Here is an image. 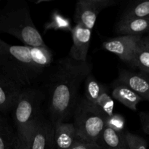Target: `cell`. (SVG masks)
I'll return each instance as SVG.
<instances>
[{
    "label": "cell",
    "mask_w": 149,
    "mask_h": 149,
    "mask_svg": "<svg viewBox=\"0 0 149 149\" xmlns=\"http://www.w3.org/2000/svg\"><path fill=\"white\" fill-rule=\"evenodd\" d=\"M93 65L68 57L60 60L49 72L47 84L49 119L53 126L65 122L74 114L78 103V90L91 74Z\"/></svg>",
    "instance_id": "6da1fadb"
},
{
    "label": "cell",
    "mask_w": 149,
    "mask_h": 149,
    "mask_svg": "<svg viewBox=\"0 0 149 149\" xmlns=\"http://www.w3.org/2000/svg\"><path fill=\"white\" fill-rule=\"evenodd\" d=\"M52 62L48 47L13 45L0 39V72L22 88L34 87Z\"/></svg>",
    "instance_id": "7a4b0ae2"
},
{
    "label": "cell",
    "mask_w": 149,
    "mask_h": 149,
    "mask_svg": "<svg viewBox=\"0 0 149 149\" xmlns=\"http://www.w3.org/2000/svg\"><path fill=\"white\" fill-rule=\"evenodd\" d=\"M8 33L31 47H47L35 26L24 0H10L0 8V33Z\"/></svg>",
    "instance_id": "3957f363"
},
{
    "label": "cell",
    "mask_w": 149,
    "mask_h": 149,
    "mask_svg": "<svg viewBox=\"0 0 149 149\" xmlns=\"http://www.w3.org/2000/svg\"><path fill=\"white\" fill-rule=\"evenodd\" d=\"M45 94L35 87L22 90L13 109V119L16 134L20 141L28 143L33 126L39 120Z\"/></svg>",
    "instance_id": "277c9868"
},
{
    "label": "cell",
    "mask_w": 149,
    "mask_h": 149,
    "mask_svg": "<svg viewBox=\"0 0 149 149\" xmlns=\"http://www.w3.org/2000/svg\"><path fill=\"white\" fill-rule=\"evenodd\" d=\"M73 116L79 141L97 143L108 116L84 97L79 99Z\"/></svg>",
    "instance_id": "5b68a950"
},
{
    "label": "cell",
    "mask_w": 149,
    "mask_h": 149,
    "mask_svg": "<svg viewBox=\"0 0 149 149\" xmlns=\"http://www.w3.org/2000/svg\"><path fill=\"white\" fill-rule=\"evenodd\" d=\"M116 4L113 0H79L76 5L74 22L93 30L100 12Z\"/></svg>",
    "instance_id": "8992f818"
},
{
    "label": "cell",
    "mask_w": 149,
    "mask_h": 149,
    "mask_svg": "<svg viewBox=\"0 0 149 149\" xmlns=\"http://www.w3.org/2000/svg\"><path fill=\"white\" fill-rule=\"evenodd\" d=\"M29 149H56L54 126L49 119L41 116L33 126L29 142Z\"/></svg>",
    "instance_id": "52a82bcc"
},
{
    "label": "cell",
    "mask_w": 149,
    "mask_h": 149,
    "mask_svg": "<svg viewBox=\"0 0 149 149\" xmlns=\"http://www.w3.org/2000/svg\"><path fill=\"white\" fill-rule=\"evenodd\" d=\"M143 36H120L103 42V48L117 55L122 61L130 65L132 55Z\"/></svg>",
    "instance_id": "ba28073f"
},
{
    "label": "cell",
    "mask_w": 149,
    "mask_h": 149,
    "mask_svg": "<svg viewBox=\"0 0 149 149\" xmlns=\"http://www.w3.org/2000/svg\"><path fill=\"white\" fill-rule=\"evenodd\" d=\"M73 45L68 56L79 62H87L92 38V30L76 24L71 30Z\"/></svg>",
    "instance_id": "9c48e42d"
},
{
    "label": "cell",
    "mask_w": 149,
    "mask_h": 149,
    "mask_svg": "<svg viewBox=\"0 0 149 149\" xmlns=\"http://www.w3.org/2000/svg\"><path fill=\"white\" fill-rule=\"evenodd\" d=\"M117 84H123L149 101V78L144 73H135L122 69L116 80Z\"/></svg>",
    "instance_id": "30bf717a"
},
{
    "label": "cell",
    "mask_w": 149,
    "mask_h": 149,
    "mask_svg": "<svg viewBox=\"0 0 149 149\" xmlns=\"http://www.w3.org/2000/svg\"><path fill=\"white\" fill-rule=\"evenodd\" d=\"M23 89L0 72V112L13 111Z\"/></svg>",
    "instance_id": "8fae6325"
},
{
    "label": "cell",
    "mask_w": 149,
    "mask_h": 149,
    "mask_svg": "<svg viewBox=\"0 0 149 149\" xmlns=\"http://www.w3.org/2000/svg\"><path fill=\"white\" fill-rule=\"evenodd\" d=\"M54 139L56 149H71L79 141L74 123L61 122L54 126Z\"/></svg>",
    "instance_id": "7c38bea8"
},
{
    "label": "cell",
    "mask_w": 149,
    "mask_h": 149,
    "mask_svg": "<svg viewBox=\"0 0 149 149\" xmlns=\"http://www.w3.org/2000/svg\"><path fill=\"white\" fill-rule=\"evenodd\" d=\"M116 31L122 36H143L149 31V18H120Z\"/></svg>",
    "instance_id": "4fadbf2b"
},
{
    "label": "cell",
    "mask_w": 149,
    "mask_h": 149,
    "mask_svg": "<svg viewBox=\"0 0 149 149\" xmlns=\"http://www.w3.org/2000/svg\"><path fill=\"white\" fill-rule=\"evenodd\" d=\"M97 144L103 149H129L125 132H119L106 125Z\"/></svg>",
    "instance_id": "5bb4252c"
},
{
    "label": "cell",
    "mask_w": 149,
    "mask_h": 149,
    "mask_svg": "<svg viewBox=\"0 0 149 149\" xmlns=\"http://www.w3.org/2000/svg\"><path fill=\"white\" fill-rule=\"evenodd\" d=\"M111 96L113 99L119 101L133 111H137V106L143 98L131 89L123 84H118L112 90Z\"/></svg>",
    "instance_id": "9a60e30c"
},
{
    "label": "cell",
    "mask_w": 149,
    "mask_h": 149,
    "mask_svg": "<svg viewBox=\"0 0 149 149\" xmlns=\"http://www.w3.org/2000/svg\"><path fill=\"white\" fill-rule=\"evenodd\" d=\"M72 29L70 19L66 16L61 14L58 10L52 12L49 20L45 23V27H44L45 32L49 30L71 32Z\"/></svg>",
    "instance_id": "2e32d148"
},
{
    "label": "cell",
    "mask_w": 149,
    "mask_h": 149,
    "mask_svg": "<svg viewBox=\"0 0 149 149\" xmlns=\"http://www.w3.org/2000/svg\"><path fill=\"white\" fill-rule=\"evenodd\" d=\"M130 65L139 68L142 73L149 74V49L140 42L134 51Z\"/></svg>",
    "instance_id": "e0dca14e"
},
{
    "label": "cell",
    "mask_w": 149,
    "mask_h": 149,
    "mask_svg": "<svg viewBox=\"0 0 149 149\" xmlns=\"http://www.w3.org/2000/svg\"><path fill=\"white\" fill-rule=\"evenodd\" d=\"M84 82V97L90 103L96 106L104 85L97 81L92 74H90L86 78Z\"/></svg>",
    "instance_id": "ac0fdd59"
},
{
    "label": "cell",
    "mask_w": 149,
    "mask_h": 149,
    "mask_svg": "<svg viewBox=\"0 0 149 149\" xmlns=\"http://www.w3.org/2000/svg\"><path fill=\"white\" fill-rule=\"evenodd\" d=\"M149 0L137 1L126 7L121 18H148Z\"/></svg>",
    "instance_id": "d6986e66"
},
{
    "label": "cell",
    "mask_w": 149,
    "mask_h": 149,
    "mask_svg": "<svg viewBox=\"0 0 149 149\" xmlns=\"http://www.w3.org/2000/svg\"><path fill=\"white\" fill-rule=\"evenodd\" d=\"M96 106L108 117L113 114L114 101H113V97L109 93L108 88L105 86L100 93Z\"/></svg>",
    "instance_id": "ffe728a7"
},
{
    "label": "cell",
    "mask_w": 149,
    "mask_h": 149,
    "mask_svg": "<svg viewBox=\"0 0 149 149\" xmlns=\"http://www.w3.org/2000/svg\"><path fill=\"white\" fill-rule=\"evenodd\" d=\"M17 136L7 126L0 130V149H15Z\"/></svg>",
    "instance_id": "44dd1931"
},
{
    "label": "cell",
    "mask_w": 149,
    "mask_h": 149,
    "mask_svg": "<svg viewBox=\"0 0 149 149\" xmlns=\"http://www.w3.org/2000/svg\"><path fill=\"white\" fill-rule=\"evenodd\" d=\"M125 136L129 149H147L148 148L146 141L139 135L127 131L125 132Z\"/></svg>",
    "instance_id": "7402d4cb"
},
{
    "label": "cell",
    "mask_w": 149,
    "mask_h": 149,
    "mask_svg": "<svg viewBox=\"0 0 149 149\" xmlns=\"http://www.w3.org/2000/svg\"><path fill=\"white\" fill-rule=\"evenodd\" d=\"M106 125L116 131L123 132L125 126V120L122 115L113 113L112 116L108 117Z\"/></svg>",
    "instance_id": "603a6c76"
},
{
    "label": "cell",
    "mask_w": 149,
    "mask_h": 149,
    "mask_svg": "<svg viewBox=\"0 0 149 149\" xmlns=\"http://www.w3.org/2000/svg\"><path fill=\"white\" fill-rule=\"evenodd\" d=\"M139 116L143 130L149 135V113L141 112Z\"/></svg>",
    "instance_id": "cb8c5ba5"
},
{
    "label": "cell",
    "mask_w": 149,
    "mask_h": 149,
    "mask_svg": "<svg viewBox=\"0 0 149 149\" xmlns=\"http://www.w3.org/2000/svg\"><path fill=\"white\" fill-rule=\"evenodd\" d=\"M71 149H103L97 143H88L78 141Z\"/></svg>",
    "instance_id": "d4e9b609"
},
{
    "label": "cell",
    "mask_w": 149,
    "mask_h": 149,
    "mask_svg": "<svg viewBox=\"0 0 149 149\" xmlns=\"http://www.w3.org/2000/svg\"><path fill=\"white\" fill-rule=\"evenodd\" d=\"M140 43L143 46L145 47L146 48L149 49V31L146 33V35H145V36H143L141 38V41H140Z\"/></svg>",
    "instance_id": "484cf974"
},
{
    "label": "cell",
    "mask_w": 149,
    "mask_h": 149,
    "mask_svg": "<svg viewBox=\"0 0 149 149\" xmlns=\"http://www.w3.org/2000/svg\"><path fill=\"white\" fill-rule=\"evenodd\" d=\"M15 149H29V146H28V143L20 141V140L17 138Z\"/></svg>",
    "instance_id": "4316f807"
},
{
    "label": "cell",
    "mask_w": 149,
    "mask_h": 149,
    "mask_svg": "<svg viewBox=\"0 0 149 149\" xmlns=\"http://www.w3.org/2000/svg\"><path fill=\"white\" fill-rule=\"evenodd\" d=\"M7 126H9V125H7V122L5 121V119H4V118L1 117V116L0 115V130H3L4 128L7 127Z\"/></svg>",
    "instance_id": "83f0119b"
},
{
    "label": "cell",
    "mask_w": 149,
    "mask_h": 149,
    "mask_svg": "<svg viewBox=\"0 0 149 149\" xmlns=\"http://www.w3.org/2000/svg\"><path fill=\"white\" fill-rule=\"evenodd\" d=\"M50 0H44V1H42V0H39V1H36V4H39V3H42V2H47V1H49Z\"/></svg>",
    "instance_id": "f1b7e54d"
},
{
    "label": "cell",
    "mask_w": 149,
    "mask_h": 149,
    "mask_svg": "<svg viewBox=\"0 0 149 149\" xmlns=\"http://www.w3.org/2000/svg\"><path fill=\"white\" fill-rule=\"evenodd\" d=\"M148 18H149V17H148Z\"/></svg>",
    "instance_id": "f546056e"
}]
</instances>
